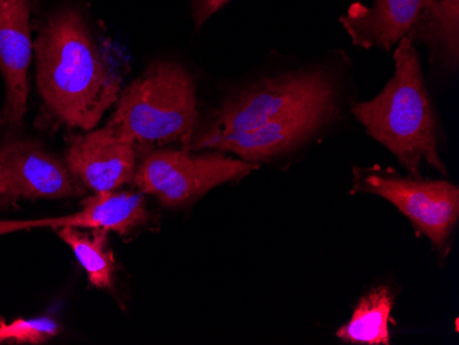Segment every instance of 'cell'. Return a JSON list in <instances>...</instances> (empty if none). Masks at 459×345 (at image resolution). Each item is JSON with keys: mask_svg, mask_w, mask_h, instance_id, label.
<instances>
[{"mask_svg": "<svg viewBox=\"0 0 459 345\" xmlns=\"http://www.w3.org/2000/svg\"><path fill=\"white\" fill-rule=\"evenodd\" d=\"M339 115V91L326 71L290 72L226 98L198 123L189 151H221L245 161H264L300 148Z\"/></svg>", "mask_w": 459, "mask_h": 345, "instance_id": "obj_1", "label": "cell"}, {"mask_svg": "<svg viewBox=\"0 0 459 345\" xmlns=\"http://www.w3.org/2000/svg\"><path fill=\"white\" fill-rule=\"evenodd\" d=\"M94 35L74 6L51 10L39 22L36 86L43 116L56 127L94 130L120 97L121 77Z\"/></svg>", "mask_w": 459, "mask_h": 345, "instance_id": "obj_2", "label": "cell"}, {"mask_svg": "<svg viewBox=\"0 0 459 345\" xmlns=\"http://www.w3.org/2000/svg\"><path fill=\"white\" fill-rule=\"evenodd\" d=\"M394 59V73L383 91L373 99L355 102L351 112L412 177H421L422 162L447 175L439 153V118L411 39H402Z\"/></svg>", "mask_w": 459, "mask_h": 345, "instance_id": "obj_3", "label": "cell"}, {"mask_svg": "<svg viewBox=\"0 0 459 345\" xmlns=\"http://www.w3.org/2000/svg\"><path fill=\"white\" fill-rule=\"evenodd\" d=\"M198 117L197 89L190 72L172 61H157L121 91L103 127L135 146L142 156L172 145L189 149Z\"/></svg>", "mask_w": 459, "mask_h": 345, "instance_id": "obj_4", "label": "cell"}, {"mask_svg": "<svg viewBox=\"0 0 459 345\" xmlns=\"http://www.w3.org/2000/svg\"><path fill=\"white\" fill-rule=\"evenodd\" d=\"M257 168L255 162L221 151L159 148L142 154L134 184L143 194L153 195L164 207L190 204L206 193L242 179Z\"/></svg>", "mask_w": 459, "mask_h": 345, "instance_id": "obj_5", "label": "cell"}, {"mask_svg": "<svg viewBox=\"0 0 459 345\" xmlns=\"http://www.w3.org/2000/svg\"><path fill=\"white\" fill-rule=\"evenodd\" d=\"M352 193L380 195L430 239L440 259L447 257L459 218V189L447 180L404 177L391 168H353Z\"/></svg>", "mask_w": 459, "mask_h": 345, "instance_id": "obj_6", "label": "cell"}, {"mask_svg": "<svg viewBox=\"0 0 459 345\" xmlns=\"http://www.w3.org/2000/svg\"><path fill=\"white\" fill-rule=\"evenodd\" d=\"M87 189L74 177L64 159L40 142L9 134L0 141V208L21 201L82 197Z\"/></svg>", "mask_w": 459, "mask_h": 345, "instance_id": "obj_7", "label": "cell"}, {"mask_svg": "<svg viewBox=\"0 0 459 345\" xmlns=\"http://www.w3.org/2000/svg\"><path fill=\"white\" fill-rule=\"evenodd\" d=\"M439 6V0H373L371 6L357 2L340 17V24L357 47L389 51L403 38L419 42Z\"/></svg>", "mask_w": 459, "mask_h": 345, "instance_id": "obj_8", "label": "cell"}, {"mask_svg": "<svg viewBox=\"0 0 459 345\" xmlns=\"http://www.w3.org/2000/svg\"><path fill=\"white\" fill-rule=\"evenodd\" d=\"M30 15V0H0V74L6 87L0 117L10 128L20 127L27 113L33 56Z\"/></svg>", "mask_w": 459, "mask_h": 345, "instance_id": "obj_9", "label": "cell"}, {"mask_svg": "<svg viewBox=\"0 0 459 345\" xmlns=\"http://www.w3.org/2000/svg\"><path fill=\"white\" fill-rule=\"evenodd\" d=\"M139 159L135 146L105 127L72 136L64 156L69 171L94 193L116 192L133 182Z\"/></svg>", "mask_w": 459, "mask_h": 345, "instance_id": "obj_10", "label": "cell"}, {"mask_svg": "<svg viewBox=\"0 0 459 345\" xmlns=\"http://www.w3.org/2000/svg\"><path fill=\"white\" fill-rule=\"evenodd\" d=\"M151 219L148 204L141 192L94 193L82 203V208L74 215L45 218L38 220L0 221V236L27 230V229L74 228L107 229L118 236H128L143 228Z\"/></svg>", "mask_w": 459, "mask_h": 345, "instance_id": "obj_11", "label": "cell"}, {"mask_svg": "<svg viewBox=\"0 0 459 345\" xmlns=\"http://www.w3.org/2000/svg\"><path fill=\"white\" fill-rule=\"evenodd\" d=\"M59 238L74 251L91 287L109 290L115 280L116 260L109 242V230L95 228L56 229Z\"/></svg>", "mask_w": 459, "mask_h": 345, "instance_id": "obj_12", "label": "cell"}, {"mask_svg": "<svg viewBox=\"0 0 459 345\" xmlns=\"http://www.w3.org/2000/svg\"><path fill=\"white\" fill-rule=\"evenodd\" d=\"M394 295L388 287L376 288L363 296L350 321L337 331L348 344L388 345Z\"/></svg>", "mask_w": 459, "mask_h": 345, "instance_id": "obj_13", "label": "cell"}, {"mask_svg": "<svg viewBox=\"0 0 459 345\" xmlns=\"http://www.w3.org/2000/svg\"><path fill=\"white\" fill-rule=\"evenodd\" d=\"M443 12L424 45L432 53L433 64L455 69L459 59V0H442Z\"/></svg>", "mask_w": 459, "mask_h": 345, "instance_id": "obj_14", "label": "cell"}, {"mask_svg": "<svg viewBox=\"0 0 459 345\" xmlns=\"http://www.w3.org/2000/svg\"><path fill=\"white\" fill-rule=\"evenodd\" d=\"M61 333V326L50 316L13 319L0 316V344H46Z\"/></svg>", "mask_w": 459, "mask_h": 345, "instance_id": "obj_15", "label": "cell"}, {"mask_svg": "<svg viewBox=\"0 0 459 345\" xmlns=\"http://www.w3.org/2000/svg\"><path fill=\"white\" fill-rule=\"evenodd\" d=\"M231 0H192V15L195 28H201Z\"/></svg>", "mask_w": 459, "mask_h": 345, "instance_id": "obj_16", "label": "cell"}, {"mask_svg": "<svg viewBox=\"0 0 459 345\" xmlns=\"http://www.w3.org/2000/svg\"><path fill=\"white\" fill-rule=\"evenodd\" d=\"M0 125H4V120H2V117H0Z\"/></svg>", "mask_w": 459, "mask_h": 345, "instance_id": "obj_17", "label": "cell"}]
</instances>
